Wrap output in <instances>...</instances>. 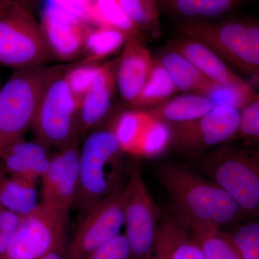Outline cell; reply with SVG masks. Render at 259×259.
Listing matches in <instances>:
<instances>
[{
	"mask_svg": "<svg viewBox=\"0 0 259 259\" xmlns=\"http://www.w3.org/2000/svg\"><path fill=\"white\" fill-rule=\"evenodd\" d=\"M171 139L170 125L163 121L156 120L153 117L143 135L139 153L148 156L158 154L170 144Z\"/></svg>",
	"mask_w": 259,
	"mask_h": 259,
	"instance_id": "30",
	"label": "cell"
},
{
	"mask_svg": "<svg viewBox=\"0 0 259 259\" xmlns=\"http://www.w3.org/2000/svg\"><path fill=\"white\" fill-rule=\"evenodd\" d=\"M229 235L242 259H259V220L240 223Z\"/></svg>",
	"mask_w": 259,
	"mask_h": 259,
	"instance_id": "29",
	"label": "cell"
},
{
	"mask_svg": "<svg viewBox=\"0 0 259 259\" xmlns=\"http://www.w3.org/2000/svg\"><path fill=\"white\" fill-rule=\"evenodd\" d=\"M153 254L161 259H206L190 231L172 215L158 225Z\"/></svg>",
	"mask_w": 259,
	"mask_h": 259,
	"instance_id": "17",
	"label": "cell"
},
{
	"mask_svg": "<svg viewBox=\"0 0 259 259\" xmlns=\"http://www.w3.org/2000/svg\"><path fill=\"white\" fill-rule=\"evenodd\" d=\"M173 47L174 51L184 56L213 82L229 86L245 83L226 66L214 51L202 42L187 38L175 42Z\"/></svg>",
	"mask_w": 259,
	"mask_h": 259,
	"instance_id": "18",
	"label": "cell"
},
{
	"mask_svg": "<svg viewBox=\"0 0 259 259\" xmlns=\"http://www.w3.org/2000/svg\"><path fill=\"white\" fill-rule=\"evenodd\" d=\"M122 148L112 130H100L80 151L79 181L74 205L85 212L118 188L117 161Z\"/></svg>",
	"mask_w": 259,
	"mask_h": 259,
	"instance_id": "4",
	"label": "cell"
},
{
	"mask_svg": "<svg viewBox=\"0 0 259 259\" xmlns=\"http://www.w3.org/2000/svg\"><path fill=\"white\" fill-rule=\"evenodd\" d=\"M159 61L178 90L205 96L213 85L217 83L211 81L177 51L166 53Z\"/></svg>",
	"mask_w": 259,
	"mask_h": 259,
	"instance_id": "21",
	"label": "cell"
},
{
	"mask_svg": "<svg viewBox=\"0 0 259 259\" xmlns=\"http://www.w3.org/2000/svg\"><path fill=\"white\" fill-rule=\"evenodd\" d=\"M153 59L143 40L128 39L117 65V88L121 96L132 105L142 91L152 69Z\"/></svg>",
	"mask_w": 259,
	"mask_h": 259,
	"instance_id": "15",
	"label": "cell"
},
{
	"mask_svg": "<svg viewBox=\"0 0 259 259\" xmlns=\"http://www.w3.org/2000/svg\"><path fill=\"white\" fill-rule=\"evenodd\" d=\"M84 259H133L132 252L125 235L120 234Z\"/></svg>",
	"mask_w": 259,
	"mask_h": 259,
	"instance_id": "34",
	"label": "cell"
},
{
	"mask_svg": "<svg viewBox=\"0 0 259 259\" xmlns=\"http://www.w3.org/2000/svg\"><path fill=\"white\" fill-rule=\"evenodd\" d=\"M152 116L146 111L131 110L120 116L113 132L115 133L122 150L133 153H139L140 143L145 130Z\"/></svg>",
	"mask_w": 259,
	"mask_h": 259,
	"instance_id": "26",
	"label": "cell"
},
{
	"mask_svg": "<svg viewBox=\"0 0 259 259\" xmlns=\"http://www.w3.org/2000/svg\"><path fill=\"white\" fill-rule=\"evenodd\" d=\"M83 214L66 259H84L120 234L125 225L124 188L119 187Z\"/></svg>",
	"mask_w": 259,
	"mask_h": 259,
	"instance_id": "9",
	"label": "cell"
},
{
	"mask_svg": "<svg viewBox=\"0 0 259 259\" xmlns=\"http://www.w3.org/2000/svg\"><path fill=\"white\" fill-rule=\"evenodd\" d=\"M66 216L40 203L22 218L9 248L1 259H42L66 241Z\"/></svg>",
	"mask_w": 259,
	"mask_h": 259,
	"instance_id": "10",
	"label": "cell"
},
{
	"mask_svg": "<svg viewBox=\"0 0 259 259\" xmlns=\"http://www.w3.org/2000/svg\"><path fill=\"white\" fill-rule=\"evenodd\" d=\"M245 144L259 150V97L242 110L239 133Z\"/></svg>",
	"mask_w": 259,
	"mask_h": 259,
	"instance_id": "33",
	"label": "cell"
},
{
	"mask_svg": "<svg viewBox=\"0 0 259 259\" xmlns=\"http://www.w3.org/2000/svg\"><path fill=\"white\" fill-rule=\"evenodd\" d=\"M15 3L14 0H0V13L3 10L13 5Z\"/></svg>",
	"mask_w": 259,
	"mask_h": 259,
	"instance_id": "37",
	"label": "cell"
},
{
	"mask_svg": "<svg viewBox=\"0 0 259 259\" xmlns=\"http://www.w3.org/2000/svg\"><path fill=\"white\" fill-rule=\"evenodd\" d=\"M130 20L142 31L156 25L159 17L157 4L151 0H117Z\"/></svg>",
	"mask_w": 259,
	"mask_h": 259,
	"instance_id": "31",
	"label": "cell"
},
{
	"mask_svg": "<svg viewBox=\"0 0 259 259\" xmlns=\"http://www.w3.org/2000/svg\"><path fill=\"white\" fill-rule=\"evenodd\" d=\"M127 40L125 34L118 30L89 26L83 49L88 56L83 63L95 64L120 49Z\"/></svg>",
	"mask_w": 259,
	"mask_h": 259,
	"instance_id": "24",
	"label": "cell"
},
{
	"mask_svg": "<svg viewBox=\"0 0 259 259\" xmlns=\"http://www.w3.org/2000/svg\"><path fill=\"white\" fill-rule=\"evenodd\" d=\"M157 178L168 197L171 215L190 231L221 230L243 222L248 216L217 184L187 167L162 164Z\"/></svg>",
	"mask_w": 259,
	"mask_h": 259,
	"instance_id": "1",
	"label": "cell"
},
{
	"mask_svg": "<svg viewBox=\"0 0 259 259\" xmlns=\"http://www.w3.org/2000/svg\"><path fill=\"white\" fill-rule=\"evenodd\" d=\"M231 0H177L167 2L175 11L189 17H215L234 5Z\"/></svg>",
	"mask_w": 259,
	"mask_h": 259,
	"instance_id": "28",
	"label": "cell"
},
{
	"mask_svg": "<svg viewBox=\"0 0 259 259\" xmlns=\"http://www.w3.org/2000/svg\"><path fill=\"white\" fill-rule=\"evenodd\" d=\"M80 149L77 142L59 149L41 177V203L68 216L77 193Z\"/></svg>",
	"mask_w": 259,
	"mask_h": 259,
	"instance_id": "12",
	"label": "cell"
},
{
	"mask_svg": "<svg viewBox=\"0 0 259 259\" xmlns=\"http://www.w3.org/2000/svg\"><path fill=\"white\" fill-rule=\"evenodd\" d=\"M39 204L35 182L11 176L0 166V205L24 217Z\"/></svg>",
	"mask_w": 259,
	"mask_h": 259,
	"instance_id": "19",
	"label": "cell"
},
{
	"mask_svg": "<svg viewBox=\"0 0 259 259\" xmlns=\"http://www.w3.org/2000/svg\"><path fill=\"white\" fill-rule=\"evenodd\" d=\"M100 68L101 66L98 64L83 63V64L75 66L68 72L64 73V79L76 99L79 108Z\"/></svg>",
	"mask_w": 259,
	"mask_h": 259,
	"instance_id": "32",
	"label": "cell"
},
{
	"mask_svg": "<svg viewBox=\"0 0 259 259\" xmlns=\"http://www.w3.org/2000/svg\"><path fill=\"white\" fill-rule=\"evenodd\" d=\"M119 59L101 66L88 93L83 97L78 114V138L97 125L107 115L112 101L117 81Z\"/></svg>",
	"mask_w": 259,
	"mask_h": 259,
	"instance_id": "14",
	"label": "cell"
},
{
	"mask_svg": "<svg viewBox=\"0 0 259 259\" xmlns=\"http://www.w3.org/2000/svg\"><path fill=\"white\" fill-rule=\"evenodd\" d=\"M206 259H242L229 233L216 228H197L190 231Z\"/></svg>",
	"mask_w": 259,
	"mask_h": 259,
	"instance_id": "25",
	"label": "cell"
},
{
	"mask_svg": "<svg viewBox=\"0 0 259 259\" xmlns=\"http://www.w3.org/2000/svg\"><path fill=\"white\" fill-rule=\"evenodd\" d=\"M49 148L24 138L10 144L0 156V166L11 176L36 182L50 166Z\"/></svg>",
	"mask_w": 259,
	"mask_h": 259,
	"instance_id": "16",
	"label": "cell"
},
{
	"mask_svg": "<svg viewBox=\"0 0 259 259\" xmlns=\"http://www.w3.org/2000/svg\"><path fill=\"white\" fill-rule=\"evenodd\" d=\"M1 88H2L1 80H0V90H1Z\"/></svg>",
	"mask_w": 259,
	"mask_h": 259,
	"instance_id": "39",
	"label": "cell"
},
{
	"mask_svg": "<svg viewBox=\"0 0 259 259\" xmlns=\"http://www.w3.org/2000/svg\"><path fill=\"white\" fill-rule=\"evenodd\" d=\"M199 171L259 220V150L222 148L197 163Z\"/></svg>",
	"mask_w": 259,
	"mask_h": 259,
	"instance_id": "3",
	"label": "cell"
},
{
	"mask_svg": "<svg viewBox=\"0 0 259 259\" xmlns=\"http://www.w3.org/2000/svg\"><path fill=\"white\" fill-rule=\"evenodd\" d=\"M181 29L188 38L202 42L240 69L259 76V25L237 20L189 22L182 24Z\"/></svg>",
	"mask_w": 259,
	"mask_h": 259,
	"instance_id": "7",
	"label": "cell"
},
{
	"mask_svg": "<svg viewBox=\"0 0 259 259\" xmlns=\"http://www.w3.org/2000/svg\"><path fill=\"white\" fill-rule=\"evenodd\" d=\"M148 259H161L160 257H158V255L156 254H153L152 256L150 257Z\"/></svg>",
	"mask_w": 259,
	"mask_h": 259,
	"instance_id": "38",
	"label": "cell"
},
{
	"mask_svg": "<svg viewBox=\"0 0 259 259\" xmlns=\"http://www.w3.org/2000/svg\"><path fill=\"white\" fill-rule=\"evenodd\" d=\"M29 5L15 1L0 13V66L23 69L54 59Z\"/></svg>",
	"mask_w": 259,
	"mask_h": 259,
	"instance_id": "5",
	"label": "cell"
},
{
	"mask_svg": "<svg viewBox=\"0 0 259 259\" xmlns=\"http://www.w3.org/2000/svg\"><path fill=\"white\" fill-rule=\"evenodd\" d=\"M92 25L118 30L128 39L144 41L142 31L130 20L117 0L92 1L90 26Z\"/></svg>",
	"mask_w": 259,
	"mask_h": 259,
	"instance_id": "22",
	"label": "cell"
},
{
	"mask_svg": "<svg viewBox=\"0 0 259 259\" xmlns=\"http://www.w3.org/2000/svg\"><path fill=\"white\" fill-rule=\"evenodd\" d=\"M66 241L62 242L49 251L42 259H66Z\"/></svg>",
	"mask_w": 259,
	"mask_h": 259,
	"instance_id": "36",
	"label": "cell"
},
{
	"mask_svg": "<svg viewBox=\"0 0 259 259\" xmlns=\"http://www.w3.org/2000/svg\"><path fill=\"white\" fill-rule=\"evenodd\" d=\"M89 26L56 1L48 2L40 23L42 37L54 59L66 61L76 59L83 51Z\"/></svg>",
	"mask_w": 259,
	"mask_h": 259,
	"instance_id": "13",
	"label": "cell"
},
{
	"mask_svg": "<svg viewBox=\"0 0 259 259\" xmlns=\"http://www.w3.org/2000/svg\"><path fill=\"white\" fill-rule=\"evenodd\" d=\"M213 105H227L243 110L255 98L254 93L247 83L241 85L214 83L205 95Z\"/></svg>",
	"mask_w": 259,
	"mask_h": 259,
	"instance_id": "27",
	"label": "cell"
},
{
	"mask_svg": "<svg viewBox=\"0 0 259 259\" xmlns=\"http://www.w3.org/2000/svg\"><path fill=\"white\" fill-rule=\"evenodd\" d=\"M56 67L14 70L0 90V156L31 127L46 87Z\"/></svg>",
	"mask_w": 259,
	"mask_h": 259,
	"instance_id": "2",
	"label": "cell"
},
{
	"mask_svg": "<svg viewBox=\"0 0 259 259\" xmlns=\"http://www.w3.org/2000/svg\"><path fill=\"white\" fill-rule=\"evenodd\" d=\"M241 112L227 105L214 106L197 120L168 124L171 142L182 151L196 153L224 144L239 133Z\"/></svg>",
	"mask_w": 259,
	"mask_h": 259,
	"instance_id": "11",
	"label": "cell"
},
{
	"mask_svg": "<svg viewBox=\"0 0 259 259\" xmlns=\"http://www.w3.org/2000/svg\"><path fill=\"white\" fill-rule=\"evenodd\" d=\"M22 216L0 205V259L6 253L18 231Z\"/></svg>",
	"mask_w": 259,
	"mask_h": 259,
	"instance_id": "35",
	"label": "cell"
},
{
	"mask_svg": "<svg viewBox=\"0 0 259 259\" xmlns=\"http://www.w3.org/2000/svg\"><path fill=\"white\" fill-rule=\"evenodd\" d=\"M124 213L125 236L133 259L149 258L156 243L159 211L138 164L130 168L124 187Z\"/></svg>",
	"mask_w": 259,
	"mask_h": 259,
	"instance_id": "8",
	"label": "cell"
},
{
	"mask_svg": "<svg viewBox=\"0 0 259 259\" xmlns=\"http://www.w3.org/2000/svg\"><path fill=\"white\" fill-rule=\"evenodd\" d=\"M177 90L171 76L160 61L153 60L147 81L132 106L139 109L158 105L166 101Z\"/></svg>",
	"mask_w": 259,
	"mask_h": 259,
	"instance_id": "23",
	"label": "cell"
},
{
	"mask_svg": "<svg viewBox=\"0 0 259 259\" xmlns=\"http://www.w3.org/2000/svg\"><path fill=\"white\" fill-rule=\"evenodd\" d=\"M79 106L59 67L44 90L31 128L37 142L61 148L77 142Z\"/></svg>",
	"mask_w": 259,
	"mask_h": 259,
	"instance_id": "6",
	"label": "cell"
},
{
	"mask_svg": "<svg viewBox=\"0 0 259 259\" xmlns=\"http://www.w3.org/2000/svg\"><path fill=\"white\" fill-rule=\"evenodd\" d=\"M213 107L212 101L207 97L187 95L177 97L146 112L156 120L168 124H180L200 118Z\"/></svg>",
	"mask_w": 259,
	"mask_h": 259,
	"instance_id": "20",
	"label": "cell"
}]
</instances>
